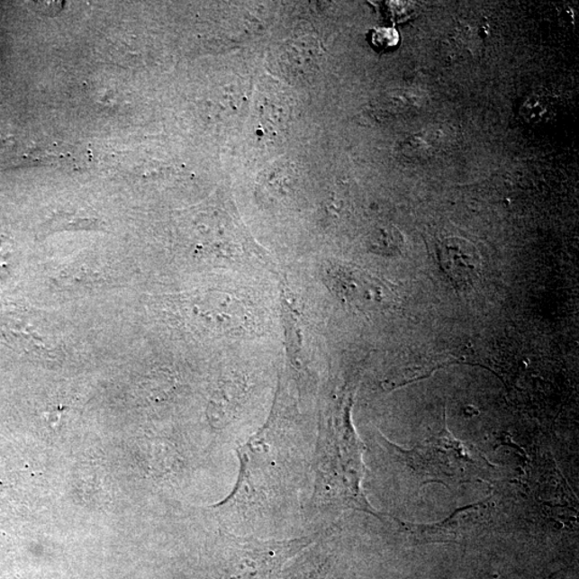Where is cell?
<instances>
[{"mask_svg":"<svg viewBox=\"0 0 579 579\" xmlns=\"http://www.w3.org/2000/svg\"><path fill=\"white\" fill-rule=\"evenodd\" d=\"M439 260L443 271L458 285H470L479 277L481 258L470 241L452 238L439 247Z\"/></svg>","mask_w":579,"mask_h":579,"instance_id":"obj_2","label":"cell"},{"mask_svg":"<svg viewBox=\"0 0 579 579\" xmlns=\"http://www.w3.org/2000/svg\"><path fill=\"white\" fill-rule=\"evenodd\" d=\"M318 533L296 538L268 539L222 534L212 579H274L294 556L311 547Z\"/></svg>","mask_w":579,"mask_h":579,"instance_id":"obj_1","label":"cell"},{"mask_svg":"<svg viewBox=\"0 0 579 579\" xmlns=\"http://www.w3.org/2000/svg\"><path fill=\"white\" fill-rule=\"evenodd\" d=\"M38 4V8H44L43 13L44 14H58L59 11L63 8L64 3H59V2H41L37 3Z\"/></svg>","mask_w":579,"mask_h":579,"instance_id":"obj_4","label":"cell"},{"mask_svg":"<svg viewBox=\"0 0 579 579\" xmlns=\"http://www.w3.org/2000/svg\"><path fill=\"white\" fill-rule=\"evenodd\" d=\"M399 42L398 32L394 28H378L373 33L374 46L379 49L395 48Z\"/></svg>","mask_w":579,"mask_h":579,"instance_id":"obj_3","label":"cell"}]
</instances>
